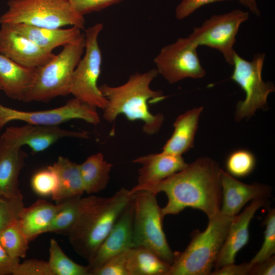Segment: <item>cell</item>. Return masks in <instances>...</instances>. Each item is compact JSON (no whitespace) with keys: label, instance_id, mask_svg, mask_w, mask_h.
Here are the masks:
<instances>
[{"label":"cell","instance_id":"obj_1","mask_svg":"<svg viewBox=\"0 0 275 275\" xmlns=\"http://www.w3.org/2000/svg\"><path fill=\"white\" fill-rule=\"evenodd\" d=\"M223 171L212 158L201 157L158 183L130 190H146L156 195L164 193L168 200L161 208L163 217L191 208L202 211L210 218L220 212Z\"/></svg>","mask_w":275,"mask_h":275},{"label":"cell","instance_id":"obj_2","mask_svg":"<svg viewBox=\"0 0 275 275\" xmlns=\"http://www.w3.org/2000/svg\"><path fill=\"white\" fill-rule=\"evenodd\" d=\"M158 74L156 69L131 75L124 84L117 87L103 84L99 89L107 100L103 118L108 122H114L120 114L130 121L143 122V131L152 135L158 132L164 121L161 113L153 114L149 103H155L166 98L160 91L150 87L151 82Z\"/></svg>","mask_w":275,"mask_h":275},{"label":"cell","instance_id":"obj_3","mask_svg":"<svg viewBox=\"0 0 275 275\" xmlns=\"http://www.w3.org/2000/svg\"><path fill=\"white\" fill-rule=\"evenodd\" d=\"M133 196L120 188L112 196L81 199L77 219L67 233L74 250L89 262Z\"/></svg>","mask_w":275,"mask_h":275},{"label":"cell","instance_id":"obj_4","mask_svg":"<svg viewBox=\"0 0 275 275\" xmlns=\"http://www.w3.org/2000/svg\"><path fill=\"white\" fill-rule=\"evenodd\" d=\"M234 216L220 212L209 218L206 229L194 232L184 251L174 252V261L167 275L210 274Z\"/></svg>","mask_w":275,"mask_h":275},{"label":"cell","instance_id":"obj_5","mask_svg":"<svg viewBox=\"0 0 275 275\" xmlns=\"http://www.w3.org/2000/svg\"><path fill=\"white\" fill-rule=\"evenodd\" d=\"M85 35L65 45L47 63L36 69L34 79L25 94L23 102H47L69 94L73 72L85 49Z\"/></svg>","mask_w":275,"mask_h":275},{"label":"cell","instance_id":"obj_6","mask_svg":"<svg viewBox=\"0 0 275 275\" xmlns=\"http://www.w3.org/2000/svg\"><path fill=\"white\" fill-rule=\"evenodd\" d=\"M8 10L0 16V24L23 23L47 28L66 25L84 29V16L68 0H9Z\"/></svg>","mask_w":275,"mask_h":275},{"label":"cell","instance_id":"obj_7","mask_svg":"<svg viewBox=\"0 0 275 275\" xmlns=\"http://www.w3.org/2000/svg\"><path fill=\"white\" fill-rule=\"evenodd\" d=\"M133 193L134 247L146 248L171 265L174 252L171 249L163 230V216L157 203L156 195L146 190Z\"/></svg>","mask_w":275,"mask_h":275},{"label":"cell","instance_id":"obj_8","mask_svg":"<svg viewBox=\"0 0 275 275\" xmlns=\"http://www.w3.org/2000/svg\"><path fill=\"white\" fill-rule=\"evenodd\" d=\"M103 27L102 23H97L86 30L85 54L73 72L69 94L74 98L104 110L107 106V100L98 86L102 60L98 39Z\"/></svg>","mask_w":275,"mask_h":275},{"label":"cell","instance_id":"obj_9","mask_svg":"<svg viewBox=\"0 0 275 275\" xmlns=\"http://www.w3.org/2000/svg\"><path fill=\"white\" fill-rule=\"evenodd\" d=\"M265 58V53H259L248 61L235 53L231 78L245 93L244 100L237 105L235 117L238 121L251 117L259 108L264 109L268 95L275 90L272 83L265 82L262 77Z\"/></svg>","mask_w":275,"mask_h":275},{"label":"cell","instance_id":"obj_10","mask_svg":"<svg viewBox=\"0 0 275 275\" xmlns=\"http://www.w3.org/2000/svg\"><path fill=\"white\" fill-rule=\"evenodd\" d=\"M249 18V13L239 9L214 14L200 26L194 28L189 38L197 46L217 49L225 60L233 65L236 51L234 45L240 25Z\"/></svg>","mask_w":275,"mask_h":275},{"label":"cell","instance_id":"obj_11","mask_svg":"<svg viewBox=\"0 0 275 275\" xmlns=\"http://www.w3.org/2000/svg\"><path fill=\"white\" fill-rule=\"evenodd\" d=\"M198 47L188 37L163 46L154 59L158 73L170 84L186 78H203L206 71L199 60Z\"/></svg>","mask_w":275,"mask_h":275},{"label":"cell","instance_id":"obj_12","mask_svg":"<svg viewBox=\"0 0 275 275\" xmlns=\"http://www.w3.org/2000/svg\"><path fill=\"white\" fill-rule=\"evenodd\" d=\"M73 119H81L96 125L100 121L96 107L76 98L64 105L48 110L28 112L5 106L0 103V131L8 123L23 121L27 124L54 126Z\"/></svg>","mask_w":275,"mask_h":275},{"label":"cell","instance_id":"obj_13","mask_svg":"<svg viewBox=\"0 0 275 275\" xmlns=\"http://www.w3.org/2000/svg\"><path fill=\"white\" fill-rule=\"evenodd\" d=\"M64 138H89L86 131L64 129L59 125L45 126L27 124L21 127H8L0 138L10 144L29 146L34 153L44 151Z\"/></svg>","mask_w":275,"mask_h":275},{"label":"cell","instance_id":"obj_14","mask_svg":"<svg viewBox=\"0 0 275 275\" xmlns=\"http://www.w3.org/2000/svg\"><path fill=\"white\" fill-rule=\"evenodd\" d=\"M133 196L87 265L91 272L111 258L134 247L133 221Z\"/></svg>","mask_w":275,"mask_h":275},{"label":"cell","instance_id":"obj_15","mask_svg":"<svg viewBox=\"0 0 275 275\" xmlns=\"http://www.w3.org/2000/svg\"><path fill=\"white\" fill-rule=\"evenodd\" d=\"M0 29V53L29 68H37L55 56L42 49L15 31L10 24L2 23Z\"/></svg>","mask_w":275,"mask_h":275},{"label":"cell","instance_id":"obj_16","mask_svg":"<svg viewBox=\"0 0 275 275\" xmlns=\"http://www.w3.org/2000/svg\"><path fill=\"white\" fill-rule=\"evenodd\" d=\"M267 199H256L245 207L239 215L234 216L231 221L228 234L216 259L215 269L235 262L237 253L249 240V226L256 212L268 204Z\"/></svg>","mask_w":275,"mask_h":275},{"label":"cell","instance_id":"obj_17","mask_svg":"<svg viewBox=\"0 0 275 275\" xmlns=\"http://www.w3.org/2000/svg\"><path fill=\"white\" fill-rule=\"evenodd\" d=\"M222 202L220 212L226 215L235 216L250 200L267 199L271 189L267 185L259 183H244L227 172L222 174Z\"/></svg>","mask_w":275,"mask_h":275},{"label":"cell","instance_id":"obj_18","mask_svg":"<svg viewBox=\"0 0 275 275\" xmlns=\"http://www.w3.org/2000/svg\"><path fill=\"white\" fill-rule=\"evenodd\" d=\"M133 162L142 166L139 170L138 184L132 189L158 183L181 171L187 164L182 155L163 151L138 157Z\"/></svg>","mask_w":275,"mask_h":275},{"label":"cell","instance_id":"obj_19","mask_svg":"<svg viewBox=\"0 0 275 275\" xmlns=\"http://www.w3.org/2000/svg\"><path fill=\"white\" fill-rule=\"evenodd\" d=\"M26 157L21 147L0 138V195L14 198L22 195L18 179Z\"/></svg>","mask_w":275,"mask_h":275},{"label":"cell","instance_id":"obj_20","mask_svg":"<svg viewBox=\"0 0 275 275\" xmlns=\"http://www.w3.org/2000/svg\"><path fill=\"white\" fill-rule=\"evenodd\" d=\"M8 24L17 32L49 52L60 46L74 42L82 34L81 29L77 26L61 29L42 28L23 23Z\"/></svg>","mask_w":275,"mask_h":275},{"label":"cell","instance_id":"obj_21","mask_svg":"<svg viewBox=\"0 0 275 275\" xmlns=\"http://www.w3.org/2000/svg\"><path fill=\"white\" fill-rule=\"evenodd\" d=\"M36 69L21 65L0 53L2 90L9 97L22 101L34 79Z\"/></svg>","mask_w":275,"mask_h":275},{"label":"cell","instance_id":"obj_22","mask_svg":"<svg viewBox=\"0 0 275 275\" xmlns=\"http://www.w3.org/2000/svg\"><path fill=\"white\" fill-rule=\"evenodd\" d=\"M203 107H196L180 115L173 124L174 131L162 148V151L182 155L194 146L199 118Z\"/></svg>","mask_w":275,"mask_h":275},{"label":"cell","instance_id":"obj_23","mask_svg":"<svg viewBox=\"0 0 275 275\" xmlns=\"http://www.w3.org/2000/svg\"><path fill=\"white\" fill-rule=\"evenodd\" d=\"M49 167L56 173L58 179L57 189L51 196L56 203L81 196L85 193L78 164L68 158L59 156Z\"/></svg>","mask_w":275,"mask_h":275},{"label":"cell","instance_id":"obj_24","mask_svg":"<svg viewBox=\"0 0 275 275\" xmlns=\"http://www.w3.org/2000/svg\"><path fill=\"white\" fill-rule=\"evenodd\" d=\"M59 207L43 200H38L28 207H24L19 223L24 234L30 242L45 233Z\"/></svg>","mask_w":275,"mask_h":275},{"label":"cell","instance_id":"obj_25","mask_svg":"<svg viewBox=\"0 0 275 275\" xmlns=\"http://www.w3.org/2000/svg\"><path fill=\"white\" fill-rule=\"evenodd\" d=\"M79 166L85 193H97L106 188L112 165L105 160L102 153L91 155Z\"/></svg>","mask_w":275,"mask_h":275},{"label":"cell","instance_id":"obj_26","mask_svg":"<svg viewBox=\"0 0 275 275\" xmlns=\"http://www.w3.org/2000/svg\"><path fill=\"white\" fill-rule=\"evenodd\" d=\"M129 275H167L171 265L152 251L134 246L127 251Z\"/></svg>","mask_w":275,"mask_h":275},{"label":"cell","instance_id":"obj_27","mask_svg":"<svg viewBox=\"0 0 275 275\" xmlns=\"http://www.w3.org/2000/svg\"><path fill=\"white\" fill-rule=\"evenodd\" d=\"M48 262L53 275H90L87 266L76 263L62 251L54 239L50 240Z\"/></svg>","mask_w":275,"mask_h":275},{"label":"cell","instance_id":"obj_28","mask_svg":"<svg viewBox=\"0 0 275 275\" xmlns=\"http://www.w3.org/2000/svg\"><path fill=\"white\" fill-rule=\"evenodd\" d=\"M81 196L71 198L59 203V207L45 233H67L79 215Z\"/></svg>","mask_w":275,"mask_h":275},{"label":"cell","instance_id":"obj_29","mask_svg":"<svg viewBox=\"0 0 275 275\" xmlns=\"http://www.w3.org/2000/svg\"><path fill=\"white\" fill-rule=\"evenodd\" d=\"M30 241L21 229L19 219L0 232V244L12 258H24Z\"/></svg>","mask_w":275,"mask_h":275},{"label":"cell","instance_id":"obj_30","mask_svg":"<svg viewBox=\"0 0 275 275\" xmlns=\"http://www.w3.org/2000/svg\"><path fill=\"white\" fill-rule=\"evenodd\" d=\"M256 165L254 154L246 149H238L231 152L226 161L228 173L234 177L242 178L251 174Z\"/></svg>","mask_w":275,"mask_h":275},{"label":"cell","instance_id":"obj_31","mask_svg":"<svg viewBox=\"0 0 275 275\" xmlns=\"http://www.w3.org/2000/svg\"><path fill=\"white\" fill-rule=\"evenodd\" d=\"M266 228L264 240L259 251L250 261L251 265L263 262L275 253V211L269 209L264 221Z\"/></svg>","mask_w":275,"mask_h":275},{"label":"cell","instance_id":"obj_32","mask_svg":"<svg viewBox=\"0 0 275 275\" xmlns=\"http://www.w3.org/2000/svg\"><path fill=\"white\" fill-rule=\"evenodd\" d=\"M24 207L22 195L14 198L0 195V232L19 219Z\"/></svg>","mask_w":275,"mask_h":275},{"label":"cell","instance_id":"obj_33","mask_svg":"<svg viewBox=\"0 0 275 275\" xmlns=\"http://www.w3.org/2000/svg\"><path fill=\"white\" fill-rule=\"evenodd\" d=\"M57 185V175L49 166L36 173L31 179V186L34 192L43 197L52 196Z\"/></svg>","mask_w":275,"mask_h":275},{"label":"cell","instance_id":"obj_34","mask_svg":"<svg viewBox=\"0 0 275 275\" xmlns=\"http://www.w3.org/2000/svg\"><path fill=\"white\" fill-rule=\"evenodd\" d=\"M127 251L108 260L98 268L93 271L91 275H129Z\"/></svg>","mask_w":275,"mask_h":275},{"label":"cell","instance_id":"obj_35","mask_svg":"<svg viewBox=\"0 0 275 275\" xmlns=\"http://www.w3.org/2000/svg\"><path fill=\"white\" fill-rule=\"evenodd\" d=\"M13 275H53L48 262L36 259H28L19 263Z\"/></svg>","mask_w":275,"mask_h":275},{"label":"cell","instance_id":"obj_36","mask_svg":"<svg viewBox=\"0 0 275 275\" xmlns=\"http://www.w3.org/2000/svg\"><path fill=\"white\" fill-rule=\"evenodd\" d=\"M123 0H68L79 14L84 15L102 10Z\"/></svg>","mask_w":275,"mask_h":275},{"label":"cell","instance_id":"obj_37","mask_svg":"<svg viewBox=\"0 0 275 275\" xmlns=\"http://www.w3.org/2000/svg\"><path fill=\"white\" fill-rule=\"evenodd\" d=\"M227 1L231 0H182L175 9V17L178 20H182L203 6Z\"/></svg>","mask_w":275,"mask_h":275},{"label":"cell","instance_id":"obj_38","mask_svg":"<svg viewBox=\"0 0 275 275\" xmlns=\"http://www.w3.org/2000/svg\"><path fill=\"white\" fill-rule=\"evenodd\" d=\"M233 263L225 264L211 271V275H248L252 265L250 262L239 265Z\"/></svg>","mask_w":275,"mask_h":275},{"label":"cell","instance_id":"obj_39","mask_svg":"<svg viewBox=\"0 0 275 275\" xmlns=\"http://www.w3.org/2000/svg\"><path fill=\"white\" fill-rule=\"evenodd\" d=\"M19 263V259L11 257L0 244V275L12 274Z\"/></svg>","mask_w":275,"mask_h":275},{"label":"cell","instance_id":"obj_40","mask_svg":"<svg viewBox=\"0 0 275 275\" xmlns=\"http://www.w3.org/2000/svg\"><path fill=\"white\" fill-rule=\"evenodd\" d=\"M275 257L273 255L268 259L252 265L250 275H274Z\"/></svg>","mask_w":275,"mask_h":275},{"label":"cell","instance_id":"obj_41","mask_svg":"<svg viewBox=\"0 0 275 275\" xmlns=\"http://www.w3.org/2000/svg\"><path fill=\"white\" fill-rule=\"evenodd\" d=\"M238 1L255 15L258 16L260 15L261 12L256 0H238Z\"/></svg>","mask_w":275,"mask_h":275},{"label":"cell","instance_id":"obj_42","mask_svg":"<svg viewBox=\"0 0 275 275\" xmlns=\"http://www.w3.org/2000/svg\"><path fill=\"white\" fill-rule=\"evenodd\" d=\"M0 90H2V87L1 86V85H0Z\"/></svg>","mask_w":275,"mask_h":275}]
</instances>
